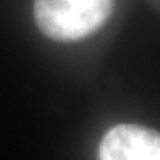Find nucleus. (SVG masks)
Here are the masks:
<instances>
[{
  "instance_id": "obj_1",
  "label": "nucleus",
  "mask_w": 160,
  "mask_h": 160,
  "mask_svg": "<svg viewBox=\"0 0 160 160\" xmlns=\"http://www.w3.org/2000/svg\"><path fill=\"white\" fill-rule=\"evenodd\" d=\"M113 3V0H34V18L49 38L77 41L105 25Z\"/></svg>"
},
{
  "instance_id": "obj_2",
  "label": "nucleus",
  "mask_w": 160,
  "mask_h": 160,
  "mask_svg": "<svg viewBox=\"0 0 160 160\" xmlns=\"http://www.w3.org/2000/svg\"><path fill=\"white\" fill-rule=\"evenodd\" d=\"M100 160H160V132L137 124H119L105 134Z\"/></svg>"
}]
</instances>
